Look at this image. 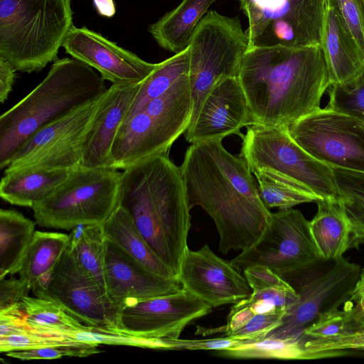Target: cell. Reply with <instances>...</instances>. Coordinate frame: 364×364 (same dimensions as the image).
<instances>
[{
	"instance_id": "1",
	"label": "cell",
	"mask_w": 364,
	"mask_h": 364,
	"mask_svg": "<svg viewBox=\"0 0 364 364\" xmlns=\"http://www.w3.org/2000/svg\"><path fill=\"white\" fill-rule=\"evenodd\" d=\"M189 208L200 206L213 220L219 250H244L262 235L272 213L260 198L246 162L222 139L193 143L180 166Z\"/></svg>"
},
{
	"instance_id": "2",
	"label": "cell",
	"mask_w": 364,
	"mask_h": 364,
	"mask_svg": "<svg viewBox=\"0 0 364 364\" xmlns=\"http://www.w3.org/2000/svg\"><path fill=\"white\" fill-rule=\"evenodd\" d=\"M237 79L252 125L268 127H289L318 110L331 85L321 46L250 48Z\"/></svg>"
},
{
	"instance_id": "3",
	"label": "cell",
	"mask_w": 364,
	"mask_h": 364,
	"mask_svg": "<svg viewBox=\"0 0 364 364\" xmlns=\"http://www.w3.org/2000/svg\"><path fill=\"white\" fill-rule=\"evenodd\" d=\"M119 205L155 253L177 274L191 226L180 167L168 153L138 162L122 172Z\"/></svg>"
},
{
	"instance_id": "4",
	"label": "cell",
	"mask_w": 364,
	"mask_h": 364,
	"mask_svg": "<svg viewBox=\"0 0 364 364\" xmlns=\"http://www.w3.org/2000/svg\"><path fill=\"white\" fill-rule=\"evenodd\" d=\"M107 90L94 68L77 59L54 60L48 75L0 117V168L35 132Z\"/></svg>"
},
{
	"instance_id": "5",
	"label": "cell",
	"mask_w": 364,
	"mask_h": 364,
	"mask_svg": "<svg viewBox=\"0 0 364 364\" xmlns=\"http://www.w3.org/2000/svg\"><path fill=\"white\" fill-rule=\"evenodd\" d=\"M73 26L70 0H0V57L38 72L56 60Z\"/></svg>"
},
{
	"instance_id": "6",
	"label": "cell",
	"mask_w": 364,
	"mask_h": 364,
	"mask_svg": "<svg viewBox=\"0 0 364 364\" xmlns=\"http://www.w3.org/2000/svg\"><path fill=\"white\" fill-rule=\"evenodd\" d=\"M193 104L188 74L164 94L124 120L112 147V168L125 170L151 156L168 153L188 127Z\"/></svg>"
},
{
	"instance_id": "7",
	"label": "cell",
	"mask_w": 364,
	"mask_h": 364,
	"mask_svg": "<svg viewBox=\"0 0 364 364\" xmlns=\"http://www.w3.org/2000/svg\"><path fill=\"white\" fill-rule=\"evenodd\" d=\"M122 176L114 168L79 166L52 193L33 205L36 223L65 230L80 224L103 225L119 205Z\"/></svg>"
},
{
	"instance_id": "8",
	"label": "cell",
	"mask_w": 364,
	"mask_h": 364,
	"mask_svg": "<svg viewBox=\"0 0 364 364\" xmlns=\"http://www.w3.org/2000/svg\"><path fill=\"white\" fill-rule=\"evenodd\" d=\"M188 47L193 104L190 127L213 86L224 78L237 77L249 41L238 17L210 10L195 28Z\"/></svg>"
},
{
	"instance_id": "9",
	"label": "cell",
	"mask_w": 364,
	"mask_h": 364,
	"mask_svg": "<svg viewBox=\"0 0 364 364\" xmlns=\"http://www.w3.org/2000/svg\"><path fill=\"white\" fill-rule=\"evenodd\" d=\"M361 268L344 257L320 260L306 268L279 274L298 294L280 325L266 337L300 341L320 314L340 308L350 298Z\"/></svg>"
},
{
	"instance_id": "10",
	"label": "cell",
	"mask_w": 364,
	"mask_h": 364,
	"mask_svg": "<svg viewBox=\"0 0 364 364\" xmlns=\"http://www.w3.org/2000/svg\"><path fill=\"white\" fill-rule=\"evenodd\" d=\"M250 171H274L303 186L321 200H340L333 168L316 159L290 136L287 127L250 125L240 153Z\"/></svg>"
},
{
	"instance_id": "11",
	"label": "cell",
	"mask_w": 364,
	"mask_h": 364,
	"mask_svg": "<svg viewBox=\"0 0 364 364\" xmlns=\"http://www.w3.org/2000/svg\"><path fill=\"white\" fill-rule=\"evenodd\" d=\"M248 19L249 47L321 44L326 0H238Z\"/></svg>"
},
{
	"instance_id": "12",
	"label": "cell",
	"mask_w": 364,
	"mask_h": 364,
	"mask_svg": "<svg viewBox=\"0 0 364 364\" xmlns=\"http://www.w3.org/2000/svg\"><path fill=\"white\" fill-rule=\"evenodd\" d=\"M105 92L31 135L14 154L4 173L23 169L73 170L80 166Z\"/></svg>"
},
{
	"instance_id": "13",
	"label": "cell",
	"mask_w": 364,
	"mask_h": 364,
	"mask_svg": "<svg viewBox=\"0 0 364 364\" xmlns=\"http://www.w3.org/2000/svg\"><path fill=\"white\" fill-rule=\"evenodd\" d=\"M320 260L309 221L301 211L289 208L272 213L259 237L230 263L237 269L263 266L280 275Z\"/></svg>"
},
{
	"instance_id": "14",
	"label": "cell",
	"mask_w": 364,
	"mask_h": 364,
	"mask_svg": "<svg viewBox=\"0 0 364 364\" xmlns=\"http://www.w3.org/2000/svg\"><path fill=\"white\" fill-rule=\"evenodd\" d=\"M307 153L332 168L364 173V123L328 107L288 127Z\"/></svg>"
},
{
	"instance_id": "15",
	"label": "cell",
	"mask_w": 364,
	"mask_h": 364,
	"mask_svg": "<svg viewBox=\"0 0 364 364\" xmlns=\"http://www.w3.org/2000/svg\"><path fill=\"white\" fill-rule=\"evenodd\" d=\"M34 294L55 302L85 325L120 333V311L68 247L46 286Z\"/></svg>"
},
{
	"instance_id": "16",
	"label": "cell",
	"mask_w": 364,
	"mask_h": 364,
	"mask_svg": "<svg viewBox=\"0 0 364 364\" xmlns=\"http://www.w3.org/2000/svg\"><path fill=\"white\" fill-rule=\"evenodd\" d=\"M212 308L182 289L125 306L119 314L118 331L145 339L178 338L189 323L207 315Z\"/></svg>"
},
{
	"instance_id": "17",
	"label": "cell",
	"mask_w": 364,
	"mask_h": 364,
	"mask_svg": "<svg viewBox=\"0 0 364 364\" xmlns=\"http://www.w3.org/2000/svg\"><path fill=\"white\" fill-rule=\"evenodd\" d=\"M178 279L183 289L212 307L235 304L252 294L246 278L230 262L215 255L208 245L196 251L187 247Z\"/></svg>"
},
{
	"instance_id": "18",
	"label": "cell",
	"mask_w": 364,
	"mask_h": 364,
	"mask_svg": "<svg viewBox=\"0 0 364 364\" xmlns=\"http://www.w3.org/2000/svg\"><path fill=\"white\" fill-rule=\"evenodd\" d=\"M65 53L97 70L115 85L143 82L156 68L86 27L70 28L63 44Z\"/></svg>"
},
{
	"instance_id": "19",
	"label": "cell",
	"mask_w": 364,
	"mask_h": 364,
	"mask_svg": "<svg viewBox=\"0 0 364 364\" xmlns=\"http://www.w3.org/2000/svg\"><path fill=\"white\" fill-rule=\"evenodd\" d=\"M105 281L107 294L120 312L127 306L183 289L178 279L150 271L109 240L105 257Z\"/></svg>"
},
{
	"instance_id": "20",
	"label": "cell",
	"mask_w": 364,
	"mask_h": 364,
	"mask_svg": "<svg viewBox=\"0 0 364 364\" xmlns=\"http://www.w3.org/2000/svg\"><path fill=\"white\" fill-rule=\"evenodd\" d=\"M252 125L247 101L237 77L218 81L205 97L198 114L186 131L189 143L223 139Z\"/></svg>"
},
{
	"instance_id": "21",
	"label": "cell",
	"mask_w": 364,
	"mask_h": 364,
	"mask_svg": "<svg viewBox=\"0 0 364 364\" xmlns=\"http://www.w3.org/2000/svg\"><path fill=\"white\" fill-rule=\"evenodd\" d=\"M141 82L112 85L104 94L87 141L81 165L112 167V147Z\"/></svg>"
},
{
	"instance_id": "22",
	"label": "cell",
	"mask_w": 364,
	"mask_h": 364,
	"mask_svg": "<svg viewBox=\"0 0 364 364\" xmlns=\"http://www.w3.org/2000/svg\"><path fill=\"white\" fill-rule=\"evenodd\" d=\"M316 203V213L309 224L321 259L340 258L364 243L340 201L321 200Z\"/></svg>"
},
{
	"instance_id": "23",
	"label": "cell",
	"mask_w": 364,
	"mask_h": 364,
	"mask_svg": "<svg viewBox=\"0 0 364 364\" xmlns=\"http://www.w3.org/2000/svg\"><path fill=\"white\" fill-rule=\"evenodd\" d=\"M321 46L331 85L349 80L364 68L363 55L344 28L335 11L327 4Z\"/></svg>"
},
{
	"instance_id": "24",
	"label": "cell",
	"mask_w": 364,
	"mask_h": 364,
	"mask_svg": "<svg viewBox=\"0 0 364 364\" xmlns=\"http://www.w3.org/2000/svg\"><path fill=\"white\" fill-rule=\"evenodd\" d=\"M107 238L150 271L178 279V274L152 250L129 213L119 205L102 225Z\"/></svg>"
},
{
	"instance_id": "25",
	"label": "cell",
	"mask_w": 364,
	"mask_h": 364,
	"mask_svg": "<svg viewBox=\"0 0 364 364\" xmlns=\"http://www.w3.org/2000/svg\"><path fill=\"white\" fill-rule=\"evenodd\" d=\"M70 169H23L4 173L0 183V196L15 205L32 208L70 176Z\"/></svg>"
},
{
	"instance_id": "26",
	"label": "cell",
	"mask_w": 364,
	"mask_h": 364,
	"mask_svg": "<svg viewBox=\"0 0 364 364\" xmlns=\"http://www.w3.org/2000/svg\"><path fill=\"white\" fill-rule=\"evenodd\" d=\"M218 0H182L181 4L166 13L149 31L164 49L175 54L185 50L192 33L206 14L209 7Z\"/></svg>"
},
{
	"instance_id": "27",
	"label": "cell",
	"mask_w": 364,
	"mask_h": 364,
	"mask_svg": "<svg viewBox=\"0 0 364 364\" xmlns=\"http://www.w3.org/2000/svg\"><path fill=\"white\" fill-rule=\"evenodd\" d=\"M68 243L67 234L36 230L17 272L33 294L46 286Z\"/></svg>"
},
{
	"instance_id": "28",
	"label": "cell",
	"mask_w": 364,
	"mask_h": 364,
	"mask_svg": "<svg viewBox=\"0 0 364 364\" xmlns=\"http://www.w3.org/2000/svg\"><path fill=\"white\" fill-rule=\"evenodd\" d=\"M36 223L16 210L1 209L0 279L18 272L36 232Z\"/></svg>"
},
{
	"instance_id": "29",
	"label": "cell",
	"mask_w": 364,
	"mask_h": 364,
	"mask_svg": "<svg viewBox=\"0 0 364 364\" xmlns=\"http://www.w3.org/2000/svg\"><path fill=\"white\" fill-rule=\"evenodd\" d=\"M243 270L252 294L235 303L231 310L260 304L287 313L298 300V294L292 286L272 269L255 265Z\"/></svg>"
},
{
	"instance_id": "30",
	"label": "cell",
	"mask_w": 364,
	"mask_h": 364,
	"mask_svg": "<svg viewBox=\"0 0 364 364\" xmlns=\"http://www.w3.org/2000/svg\"><path fill=\"white\" fill-rule=\"evenodd\" d=\"M253 173L258 182L260 198L268 209L285 210L321 200L303 186L274 171L259 168Z\"/></svg>"
},
{
	"instance_id": "31",
	"label": "cell",
	"mask_w": 364,
	"mask_h": 364,
	"mask_svg": "<svg viewBox=\"0 0 364 364\" xmlns=\"http://www.w3.org/2000/svg\"><path fill=\"white\" fill-rule=\"evenodd\" d=\"M189 73L188 47L159 63L141 82L124 119L130 117L149 101L164 94L181 77Z\"/></svg>"
},
{
	"instance_id": "32",
	"label": "cell",
	"mask_w": 364,
	"mask_h": 364,
	"mask_svg": "<svg viewBox=\"0 0 364 364\" xmlns=\"http://www.w3.org/2000/svg\"><path fill=\"white\" fill-rule=\"evenodd\" d=\"M107 244L102 225H85L78 244L73 249L68 247L78 262L105 291V264Z\"/></svg>"
},
{
	"instance_id": "33",
	"label": "cell",
	"mask_w": 364,
	"mask_h": 364,
	"mask_svg": "<svg viewBox=\"0 0 364 364\" xmlns=\"http://www.w3.org/2000/svg\"><path fill=\"white\" fill-rule=\"evenodd\" d=\"M343 205L359 236L364 240V173L333 168Z\"/></svg>"
},
{
	"instance_id": "34",
	"label": "cell",
	"mask_w": 364,
	"mask_h": 364,
	"mask_svg": "<svg viewBox=\"0 0 364 364\" xmlns=\"http://www.w3.org/2000/svg\"><path fill=\"white\" fill-rule=\"evenodd\" d=\"M220 355L232 358H264L301 360L302 350L299 341L265 337L248 341L240 346L218 350Z\"/></svg>"
},
{
	"instance_id": "35",
	"label": "cell",
	"mask_w": 364,
	"mask_h": 364,
	"mask_svg": "<svg viewBox=\"0 0 364 364\" xmlns=\"http://www.w3.org/2000/svg\"><path fill=\"white\" fill-rule=\"evenodd\" d=\"M327 107L364 123V68L354 77L328 87Z\"/></svg>"
},
{
	"instance_id": "36",
	"label": "cell",
	"mask_w": 364,
	"mask_h": 364,
	"mask_svg": "<svg viewBox=\"0 0 364 364\" xmlns=\"http://www.w3.org/2000/svg\"><path fill=\"white\" fill-rule=\"evenodd\" d=\"M364 57V0H326Z\"/></svg>"
},
{
	"instance_id": "37",
	"label": "cell",
	"mask_w": 364,
	"mask_h": 364,
	"mask_svg": "<svg viewBox=\"0 0 364 364\" xmlns=\"http://www.w3.org/2000/svg\"><path fill=\"white\" fill-rule=\"evenodd\" d=\"M73 341L60 335H45L21 330L16 333L0 337V352L40 348L50 346L73 345Z\"/></svg>"
},
{
	"instance_id": "38",
	"label": "cell",
	"mask_w": 364,
	"mask_h": 364,
	"mask_svg": "<svg viewBox=\"0 0 364 364\" xmlns=\"http://www.w3.org/2000/svg\"><path fill=\"white\" fill-rule=\"evenodd\" d=\"M99 346L80 342L73 345L50 346L6 353L9 357L21 360H52L69 357H87L101 352Z\"/></svg>"
},
{
	"instance_id": "39",
	"label": "cell",
	"mask_w": 364,
	"mask_h": 364,
	"mask_svg": "<svg viewBox=\"0 0 364 364\" xmlns=\"http://www.w3.org/2000/svg\"><path fill=\"white\" fill-rule=\"evenodd\" d=\"M284 316V314L282 313L257 314L243 326L225 336L246 341L263 339L270 331L280 325Z\"/></svg>"
},
{
	"instance_id": "40",
	"label": "cell",
	"mask_w": 364,
	"mask_h": 364,
	"mask_svg": "<svg viewBox=\"0 0 364 364\" xmlns=\"http://www.w3.org/2000/svg\"><path fill=\"white\" fill-rule=\"evenodd\" d=\"M247 341L230 336L208 339L188 340L163 338V350H215L230 349Z\"/></svg>"
},
{
	"instance_id": "41",
	"label": "cell",
	"mask_w": 364,
	"mask_h": 364,
	"mask_svg": "<svg viewBox=\"0 0 364 364\" xmlns=\"http://www.w3.org/2000/svg\"><path fill=\"white\" fill-rule=\"evenodd\" d=\"M343 306L348 311V321L342 335L364 328V268L361 269L349 299Z\"/></svg>"
},
{
	"instance_id": "42",
	"label": "cell",
	"mask_w": 364,
	"mask_h": 364,
	"mask_svg": "<svg viewBox=\"0 0 364 364\" xmlns=\"http://www.w3.org/2000/svg\"><path fill=\"white\" fill-rule=\"evenodd\" d=\"M30 291L28 283L20 277L0 279V311L18 304Z\"/></svg>"
},
{
	"instance_id": "43",
	"label": "cell",
	"mask_w": 364,
	"mask_h": 364,
	"mask_svg": "<svg viewBox=\"0 0 364 364\" xmlns=\"http://www.w3.org/2000/svg\"><path fill=\"white\" fill-rule=\"evenodd\" d=\"M16 71L14 66L6 59L0 57V102L8 98L14 82Z\"/></svg>"
},
{
	"instance_id": "44",
	"label": "cell",
	"mask_w": 364,
	"mask_h": 364,
	"mask_svg": "<svg viewBox=\"0 0 364 364\" xmlns=\"http://www.w3.org/2000/svg\"><path fill=\"white\" fill-rule=\"evenodd\" d=\"M94 6L99 14L105 17H112L116 11L113 0H93Z\"/></svg>"
}]
</instances>
